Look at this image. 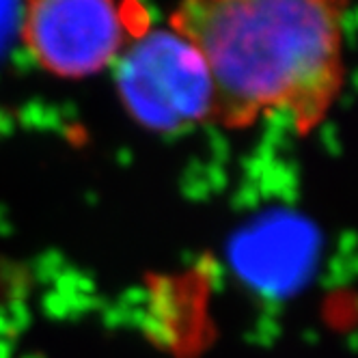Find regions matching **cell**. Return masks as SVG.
<instances>
[{
	"instance_id": "3",
	"label": "cell",
	"mask_w": 358,
	"mask_h": 358,
	"mask_svg": "<svg viewBox=\"0 0 358 358\" xmlns=\"http://www.w3.org/2000/svg\"><path fill=\"white\" fill-rule=\"evenodd\" d=\"M141 15L125 0H24L20 41L45 73L85 80L117 63Z\"/></svg>"
},
{
	"instance_id": "2",
	"label": "cell",
	"mask_w": 358,
	"mask_h": 358,
	"mask_svg": "<svg viewBox=\"0 0 358 358\" xmlns=\"http://www.w3.org/2000/svg\"><path fill=\"white\" fill-rule=\"evenodd\" d=\"M115 67L119 99L141 127L186 132L214 117V87L196 48L171 27L141 29Z\"/></svg>"
},
{
	"instance_id": "1",
	"label": "cell",
	"mask_w": 358,
	"mask_h": 358,
	"mask_svg": "<svg viewBox=\"0 0 358 358\" xmlns=\"http://www.w3.org/2000/svg\"><path fill=\"white\" fill-rule=\"evenodd\" d=\"M350 0H179L175 33L203 57L222 127L280 115L296 132L317 127L343 89Z\"/></svg>"
}]
</instances>
